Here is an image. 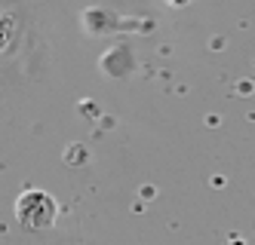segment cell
I'll return each instance as SVG.
<instances>
[{
    "mask_svg": "<svg viewBox=\"0 0 255 245\" xmlns=\"http://www.w3.org/2000/svg\"><path fill=\"white\" fill-rule=\"evenodd\" d=\"M166 3H172V6H181V3H188V0H166Z\"/></svg>",
    "mask_w": 255,
    "mask_h": 245,
    "instance_id": "cell-2",
    "label": "cell"
},
{
    "mask_svg": "<svg viewBox=\"0 0 255 245\" xmlns=\"http://www.w3.org/2000/svg\"><path fill=\"white\" fill-rule=\"evenodd\" d=\"M15 215L28 230H49L59 218V205L43 190H25L15 202Z\"/></svg>",
    "mask_w": 255,
    "mask_h": 245,
    "instance_id": "cell-1",
    "label": "cell"
}]
</instances>
